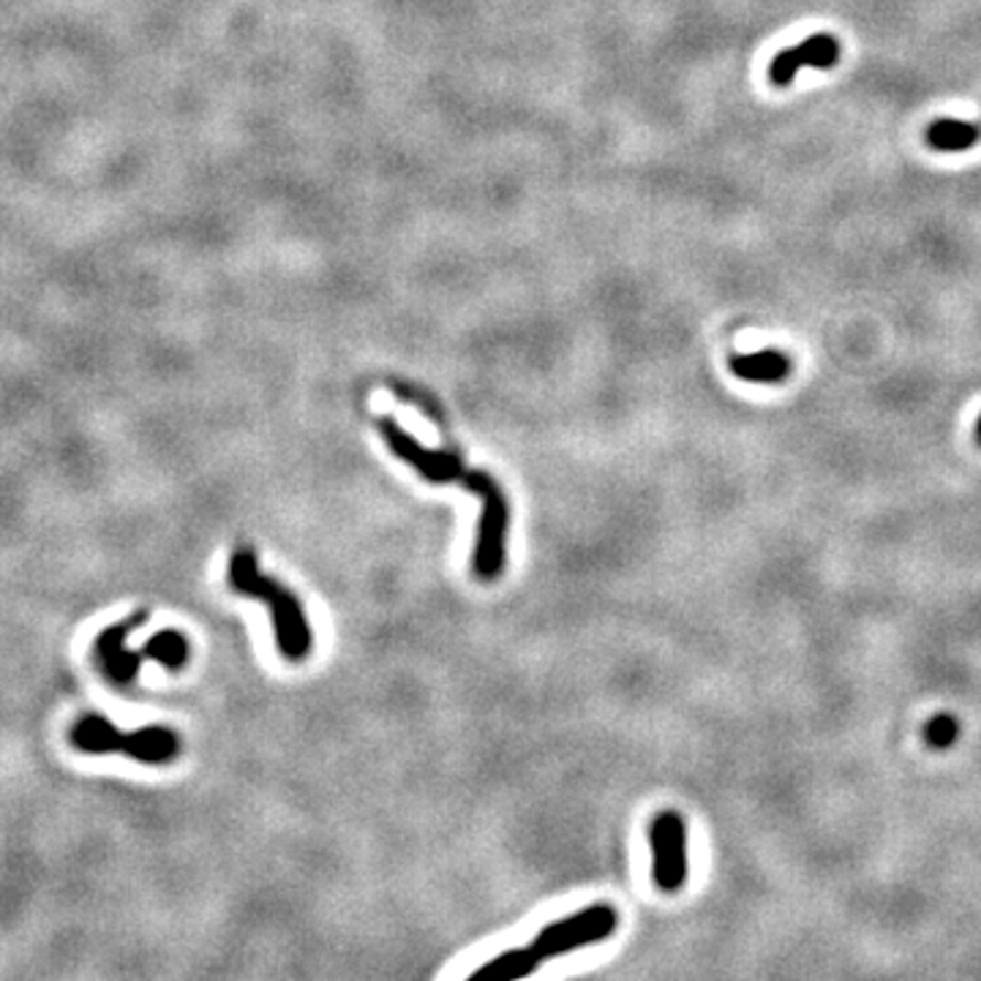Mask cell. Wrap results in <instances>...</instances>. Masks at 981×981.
<instances>
[{
  "label": "cell",
  "mask_w": 981,
  "mask_h": 981,
  "mask_svg": "<svg viewBox=\"0 0 981 981\" xmlns=\"http://www.w3.org/2000/svg\"><path fill=\"white\" fill-rule=\"evenodd\" d=\"M380 434L385 437L387 447H391L404 463L417 469L428 483L437 486L452 483L478 493L480 502H483V513H480L478 540H474V556H472L474 576L480 580H497L502 576L504 562H508V526H510V508L502 486H499L491 474L469 469L467 463H463L458 456H452V452L428 450V447L415 442V437H409L393 417H382Z\"/></svg>",
  "instance_id": "6da1fadb"
},
{
  "label": "cell",
  "mask_w": 981,
  "mask_h": 981,
  "mask_svg": "<svg viewBox=\"0 0 981 981\" xmlns=\"http://www.w3.org/2000/svg\"><path fill=\"white\" fill-rule=\"evenodd\" d=\"M230 584L237 595L268 603L273 630H276V647L284 660L300 663V660L309 658L313 636L303 606L287 586L259 573L257 554L252 548L235 551L230 562Z\"/></svg>",
  "instance_id": "7a4b0ae2"
},
{
  "label": "cell",
  "mask_w": 981,
  "mask_h": 981,
  "mask_svg": "<svg viewBox=\"0 0 981 981\" xmlns=\"http://www.w3.org/2000/svg\"><path fill=\"white\" fill-rule=\"evenodd\" d=\"M72 742L77 750L90 756H107V753H124V756L142 760V764L161 766L170 764L180 753V736L164 725H148V728L124 731L115 728L102 714H88L72 728Z\"/></svg>",
  "instance_id": "3957f363"
},
{
  "label": "cell",
  "mask_w": 981,
  "mask_h": 981,
  "mask_svg": "<svg viewBox=\"0 0 981 981\" xmlns=\"http://www.w3.org/2000/svg\"><path fill=\"white\" fill-rule=\"evenodd\" d=\"M617 925L619 916L611 905H589V908L578 910V914L565 916V919L543 927L537 932L532 949L537 951L540 960H551V957L567 955V951L584 949V946L611 938Z\"/></svg>",
  "instance_id": "277c9868"
},
{
  "label": "cell",
  "mask_w": 981,
  "mask_h": 981,
  "mask_svg": "<svg viewBox=\"0 0 981 981\" xmlns=\"http://www.w3.org/2000/svg\"><path fill=\"white\" fill-rule=\"evenodd\" d=\"M652 878L660 892L673 894L687 884V827L679 812L665 810L649 823Z\"/></svg>",
  "instance_id": "5b68a950"
},
{
  "label": "cell",
  "mask_w": 981,
  "mask_h": 981,
  "mask_svg": "<svg viewBox=\"0 0 981 981\" xmlns=\"http://www.w3.org/2000/svg\"><path fill=\"white\" fill-rule=\"evenodd\" d=\"M148 622V614L139 611L126 622L107 627L102 630V636L96 638V658L102 663L104 676L115 684H131L137 679L139 665L145 663L142 652H129L126 649V636L135 632L139 625Z\"/></svg>",
  "instance_id": "8992f818"
},
{
  "label": "cell",
  "mask_w": 981,
  "mask_h": 981,
  "mask_svg": "<svg viewBox=\"0 0 981 981\" xmlns=\"http://www.w3.org/2000/svg\"><path fill=\"white\" fill-rule=\"evenodd\" d=\"M840 61V42L829 33H818V36L804 39L791 50L777 52L775 61L769 66V79L780 88L793 83V77L799 74V68H832Z\"/></svg>",
  "instance_id": "52a82bcc"
},
{
  "label": "cell",
  "mask_w": 981,
  "mask_h": 981,
  "mask_svg": "<svg viewBox=\"0 0 981 981\" xmlns=\"http://www.w3.org/2000/svg\"><path fill=\"white\" fill-rule=\"evenodd\" d=\"M728 365L739 380L756 382V385H777V382H786L793 369L791 358L780 350H760L750 352V355H731Z\"/></svg>",
  "instance_id": "ba28073f"
},
{
  "label": "cell",
  "mask_w": 981,
  "mask_h": 981,
  "mask_svg": "<svg viewBox=\"0 0 981 981\" xmlns=\"http://www.w3.org/2000/svg\"><path fill=\"white\" fill-rule=\"evenodd\" d=\"M540 957L535 949H510L497 955L493 960L480 966L478 971H472L474 981H513V979H524L530 973L537 971L540 966Z\"/></svg>",
  "instance_id": "9c48e42d"
},
{
  "label": "cell",
  "mask_w": 981,
  "mask_h": 981,
  "mask_svg": "<svg viewBox=\"0 0 981 981\" xmlns=\"http://www.w3.org/2000/svg\"><path fill=\"white\" fill-rule=\"evenodd\" d=\"M981 142V124H968V120H936L927 129V145L943 153L951 150H968Z\"/></svg>",
  "instance_id": "30bf717a"
},
{
  "label": "cell",
  "mask_w": 981,
  "mask_h": 981,
  "mask_svg": "<svg viewBox=\"0 0 981 981\" xmlns=\"http://www.w3.org/2000/svg\"><path fill=\"white\" fill-rule=\"evenodd\" d=\"M139 652H142L145 660H156L159 665H164L167 671H180L189 663L191 649L189 638L180 630H161Z\"/></svg>",
  "instance_id": "8fae6325"
},
{
  "label": "cell",
  "mask_w": 981,
  "mask_h": 981,
  "mask_svg": "<svg viewBox=\"0 0 981 981\" xmlns=\"http://www.w3.org/2000/svg\"><path fill=\"white\" fill-rule=\"evenodd\" d=\"M962 728L960 719L949 712H940L936 717H930V723L925 725V742L932 750H949L955 747V742L960 739Z\"/></svg>",
  "instance_id": "7c38bea8"
},
{
  "label": "cell",
  "mask_w": 981,
  "mask_h": 981,
  "mask_svg": "<svg viewBox=\"0 0 981 981\" xmlns=\"http://www.w3.org/2000/svg\"><path fill=\"white\" fill-rule=\"evenodd\" d=\"M977 439H979V445H981V417H979V423H977Z\"/></svg>",
  "instance_id": "4fadbf2b"
}]
</instances>
